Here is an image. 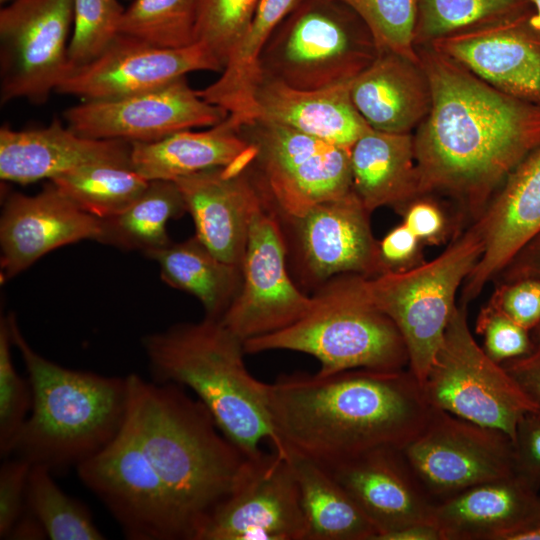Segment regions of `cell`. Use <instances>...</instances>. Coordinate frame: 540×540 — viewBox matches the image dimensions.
I'll return each mask as SVG.
<instances>
[{
  "label": "cell",
  "instance_id": "1",
  "mask_svg": "<svg viewBox=\"0 0 540 540\" xmlns=\"http://www.w3.org/2000/svg\"><path fill=\"white\" fill-rule=\"evenodd\" d=\"M417 52L431 95L413 136L419 196L448 195L473 222L540 145V103L495 88L429 45Z\"/></svg>",
  "mask_w": 540,
  "mask_h": 540
},
{
  "label": "cell",
  "instance_id": "2",
  "mask_svg": "<svg viewBox=\"0 0 540 540\" xmlns=\"http://www.w3.org/2000/svg\"><path fill=\"white\" fill-rule=\"evenodd\" d=\"M268 407L273 448L323 467L376 448H402L431 409L409 368L283 375L268 384Z\"/></svg>",
  "mask_w": 540,
  "mask_h": 540
},
{
  "label": "cell",
  "instance_id": "3",
  "mask_svg": "<svg viewBox=\"0 0 540 540\" xmlns=\"http://www.w3.org/2000/svg\"><path fill=\"white\" fill-rule=\"evenodd\" d=\"M125 423L156 470L190 535L197 536L229 495L246 455L183 386L127 375Z\"/></svg>",
  "mask_w": 540,
  "mask_h": 540
},
{
  "label": "cell",
  "instance_id": "4",
  "mask_svg": "<svg viewBox=\"0 0 540 540\" xmlns=\"http://www.w3.org/2000/svg\"><path fill=\"white\" fill-rule=\"evenodd\" d=\"M7 317L32 391L31 411L9 455L52 471L76 467L120 432L129 403L127 376H103L58 365L29 345L14 314Z\"/></svg>",
  "mask_w": 540,
  "mask_h": 540
},
{
  "label": "cell",
  "instance_id": "5",
  "mask_svg": "<svg viewBox=\"0 0 540 540\" xmlns=\"http://www.w3.org/2000/svg\"><path fill=\"white\" fill-rule=\"evenodd\" d=\"M152 379L192 390L221 432L246 456L274 441L268 384L244 363V342L220 320L204 317L142 338Z\"/></svg>",
  "mask_w": 540,
  "mask_h": 540
},
{
  "label": "cell",
  "instance_id": "6",
  "mask_svg": "<svg viewBox=\"0 0 540 540\" xmlns=\"http://www.w3.org/2000/svg\"><path fill=\"white\" fill-rule=\"evenodd\" d=\"M366 277L342 274L317 288L307 313L281 330L244 342L246 353L290 350L320 362L319 376L351 369L395 371L409 367L395 323L369 297Z\"/></svg>",
  "mask_w": 540,
  "mask_h": 540
},
{
  "label": "cell",
  "instance_id": "7",
  "mask_svg": "<svg viewBox=\"0 0 540 540\" xmlns=\"http://www.w3.org/2000/svg\"><path fill=\"white\" fill-rule=\"evenodd\" d=\"M376 55L367 27L347 5L303 0L267 42L260 76L297 89H323L351 82Z\"/></svg>",
  "mask_w": 540,
  "mask_h": 540
},
{
  "label": "cell",
  "instance_id": "8",
  "mask_svg": "<svg viewBox=\"0 0 540 540\" xmlns=\"http://www.w3.org/2000/svg\"><path fill=\"white\" fill-rule=\"evenodd\" d=\"M483 250L482 237L471 223L433 260L365 280L371 300L399 329L409 355L408 368L421 385L457 306L456 294Z\"/></svg>",
  "mask_w": 540,
  "mask_h": 540
},
{
  "label": "cell",
  "instance_id": "9",
  "mask_svg": "<svg viewBox=\"0 0 540 540\" xmlns=\"http://www.w3.org/2000/svg\"><path fill=\"white\" fill-rule=\"evenodd\" d=\"M239 131L250 147L246 170L275 216H297L352 191L350 149L261 118Z\"/></svg>",
  "mask_w": 540,
  "mask_h": 540
},
{
  "label": "cell",
  "instance_id": "10",
  "mask_svg": "<svg viewBox=\"0 0 540 540\" xmlns=\"http://www.w3.org/2000/svg\"><path fill=\"white\" fill-rule=\"evenodd\" d=\"M430 406L497 429L513 441L521 417L539 411L513 377L478 345L459 304L422 383Z\"/></svg>",
  "mask_w": 540,
  "mask_h": 540
},
{
  "label": "cell",
  "instance_id": "11",
  "mask_svg": "<svg viewBox=\"0 0 540 540\" xmlns=\"http://www.w3.org/2000/svg\"><path fill=\"white\" fill-rule=\"evenodd\" d=\"M75 468L127 539L190 540L178 508L125 421L105 448Z\"/></svg>",
  "mask_w": 540,
  "mask_h": 540
},
{
  "label": "cell",
  "instance_id": "12",
  "mask_svg": "<svg viewBox=\"0 0 540 540\" xmlns=\"http://www.w3.org/2000/svg\"><path fill=\"white\" fill-rule=\"evenodd\" d=\"M400 450L435 504L514 474L513 442L507 434L433 406L422 429Z\"/></svg>",
  "mask_w": 540,
  "mask_h": 540
},
{
  "label": "cell",
  "instance_id": "13",
  "mask_svg": "<svg viewBox=\"0 0 540 540\" xmlns=\"http://www.w3.org/2000/svg\"><path fill=\"white\" fill-rule=\"evenodd\" d=\"M370 214L352 190L300 215L276 216L287 248L288 266L293 267L297 282L315 291L338 275L372 278L382 274Z\"/></svg>",
  "mask_w": 540,
  "mask_h": 540
},
{
  "label": "cell",
  "instance_id": "14",
  "mask_svg": "<svg viewBox=\"0 0 540 540\" xmlns=\"http://www.w3.org/2000/svg\"><path fill=\"white\" fill-rule=\"evenodd\" d=\"M74 0H14L0 10V99L45 103L69 69Z\"/></svg>",
  "mask_w": 540,
  "mask_h": 540
},
{
  "label": "cell",
  "instance_id": "15",
  "mask_svg": "<svg viewBox=\"0 0 540 540\" xmlns=\"http://www.w3.org/2000/svg\"><path fill=\"white\" fill-rule=\"evenodd\" d=\"M298 482L284 451L246 457L229 495L197 540H305Z\"/></svg>",
  "mask_w": 540,
  "mask_h": 540
},
{
  "label": "cell",
  "instance_id": "16",
  "mask_svg": "<svg viewBox=\"0 0 540 540\" xmlns=\"http://www.w3.org/2000/svg\"><path fill=\"white\" fill-rule=\"evenodd\" d=\"M242 272L241 289L220 321L243 342L286 328L310 309L312 296L290 274L280 223L263 203L251 221Z\"/></svg>",
  "mask_w": 540,
  "mask_h": 540
},
{
  "label": "cell",
  "instance_id": "17",
  "mask_svg": "<svg viewBox=\"0 0 540 540\" xmlns=\"http://www.w3.org/2000/svg\"><path fill=\"white\" fill-rule=\"evenodd\" d=\"M228 116L203 99L186 76L162 87L125 97L83 101L67 108V126L94 139L153 142L183 130L214 126Z\"/></svg>",
  "mask_w": 540,
  "mask_h": 540
},
{
  "label": "cell",
  "instance_id": "18",
  "mask_svg": "<svg viewBox=\"0 0 540 540\" xmlns=\"http://www.w3.org/2000/svg\"><path fill=\"white\" fill-rule=\"evenodd\" d=\"M222 70L200 42L165 49L118 34L95 60L69 69L55 92L84 101L113 99L157 89L190 72Z\"/></svg>",
  "mask_w": 540,
  "mask_h": 540
},
{
  "label": "cell",
  "instance_id": "19",
  "mask_svg": "<svg viewBox=\"0 0 540 540\" xmlns=\"http://www.w3.org/2000/svg\"><path fill=\"white\" fill-rule=\"evenodd\" d=\"M533 7L450 33L429 46L495 88L540 103V31Z\"/></svg>",
  "mask_w": 540,
  "mask_h": 540
},
{
  "label": "cell",
  "instance_id": "20",
  "mask_svg": "<svg viewBox=\"0 0 540 540\" xmlns=\"http://www.w3.org/2000/svg\"><path fill=\"white\" fill-rule=\"evenodd\" d=\"M99 218L85 212L53 182L35 195L8 194L0 217V280L5 283L52 250L97 240Z\"/></svg>",
  "mask_w": 540,
  "mask_h": 540
},
{
  "label": "cell",
  "instance_id": "21",
  "mask_svg": "<svg viewBox=\"0 0 540 540\" xmlns=\"http://www.w3.org/2000/svg\"><path fill=\"white\" fill-rule=\"evenodd\" d=\"M249 149L225 167L175 180L195 226V235L221 260L242 268L252 218L262 205L247 170Z\"/></svg>",
  "mask_w": 540,
  "mask_h": 540
},
{
  "label": "cell",
  "instance_id": "22",
  "mask_svg": "<svg viewBox=\"0 0 540 540\" xmlns=\"http://www.w3.org/2000/svg\"><path fill=\"white\" fill-rule=\"evenodd\" d=\"M472 224L484 250L461 287L464 305L478 297L512 256L540 232V145L511 172Z\"/></svg>",
  "mask_w": 540,
  "mask_h": 540
},
{
  "label": "cell",
  "instance_id": "23",
  "mask_svg": "<svg viewBox=\"0 0 540 540\" xmlns=\"http://www.w3.org/2000/svg\"><path fill=\"white\" fill-rule=\"evenodd\" d=\"M323 468L375 526V540L410 524L433 523L435 503L421 488L399 448L372 449Z\"/></svg>",
  "mask_w": 540,
  "mask_h": 540
},
{
  "label": "cell",
  "instance_id": "24",
  "mask_svg": "<svg viewBox=\"0 0 540 540\" xmlns=\"http://www.w3.org/2000/svg\"><path fill=\"white\" fill-rule=\"evenodd\" d=\"M433 523L443 540H515L540 524V490L515 473L436 503Z\"/></svg>",
  "mask_w": 540,
  "mask_h": 540
},
{
  "label": "cell",
  "instance_id": "25",
  "mask_svg": "<svg viewBox=\"0 0 540 540\" xmlns=\"http://www.w3.org/2000/svg\"><path fill=\"white\" fill-rule=\"evenodd\" d=\"M131 143L77 134L54 119L45 128L0 129V178L29 184L102 162L131 165Z\"/></svg>",
  "mask_w": 540,
  "mask_h": 540
},
{
  "label": "cell",
  "instance_id": "26",
  "mask_svg": "<svg viewBox=\"0 0 540 540\" xmlns=\"http://www.w3.org/2000/svg\"><path fill=\"white\" fill-rule=\"evenodd\" d=\"M350 83L302 90L260 76L253 93V118L285 125L350 149L370 127L351 101Z\"/></svg>",
  "mask_w": 540,
  "mask_h": 540
},
{
  "label": "cell",
  "instance_id": "27",
  "mask_svg": "<svg viewBox=\"0 0 540 540\" xmlns=\"http://www.w3.org/2000/svg\"><path fill=\"white\" fill-rule=\"evenodd\" d=\"M350 98L371 128L389 133H411L431 104L420 63L392 52L377 53L351 81Z\"/></svg>",
  "mask_w": 540,
  "mask_h": 540
},
{
  "label": "cell",
  "instance_id": "28",
  "mask_svg": "<svg viewBox=\"0 0 540 540\" xmlns=\"http://www.w3.org/2000/svg\"><path fill=\"white\" fill-rule=\"evenodd\" d=\"M352 190L372 213L381 207L398 212L419 196V178L411 133L369 127L350 148Z\"/></svg>",
  "mask_w": 540,
  "mask_h": 540
},
{
  "label": "cell",
  "instance_id": "29",
  "mask_svg": "<svg viewBox=\"0 0 540 540\" xmlns=\"http://www.w3.org/2000/svg\"><path fill=\"white\" fill-rule=\"evenodd\" d=\"M240 126L228 115L204 131L183 130L153 142H133L131 167L148 181H175L206 169L229 166L249 149Z\"/></svg>",
  "mask_w": 540,
  "mask_h": 540
},
{
  "label": "cell",
  "instance_id": "30",
  "mask_svg": "<svg viewBox=\"0 0 540 540\" xmlns=\"http://www.w3.org/2000/svg\"><path fill=\"white\" fill-rule=\"evenodd\" d=\"M303 0H260L246 30L232 49L221 76L199 90L241 125L254 117L253 93L260 79L261 54L277 26Z\"/></svg>",
  "mask_w": 540,
  "mask_h": 540
},
{
  "label": "cell",
  "instance_id": "31",
  "mask_svg": "<svg viewBox=\"0 0 540 540\" xmlns=\"http://www.w3.org/2000/svg\"><path fill=\"white\" fill-rule=\"evenodd\" d=\"M146 256L158 264L163 282L200 301L206 318L220 320L242 286V268L218 258L196 235Z\"/></svg>",
  "mask_w": 540,
  "mask_h": 540
},
{
  "label": "cell",
  "instance_id": "32",
  "mask_svg": "<svg viewBox=\"0 0 540 540\" xmlns=\"http://www.w3.org/2000/svg\"><path fill=\"white\" fill-rule=\"evenodd\" d=\"M283 451L299 486L305 540H375V526L325 468L295 452Z\"/></svg>",
  "mask_w": 540,
  "mask_h": 540
},
{
  "label": "cell",
  "instance_id": "33",
  "mask_svg": "<svg viewBox=\"0 0 540 540\" xmlns=\"http://www.w3.org/2000/svg\"><path fill=\"white\" fill-rule=\"evenodd\" d=\"M187 212L175 181L152 180L143 193L122 212L99 218L98 242L143 254L168 245L167 223Z\"/></svg>",
  "mask_w": 540,
  "mask_h": 540
},
{
  "label": "cell",
  "instance_id": "34",
  "mask_svg": "<svg viewBox=\"0 0 540 540\" xmlns=\"http://www.w3.org/2000/svg\"><path fill=\"white\" fill-rule=\"evenodd\" d=\"M50 181L79 208L97 218L122 212L149 184L130 164L114 162L85 165Z\"/></svg>",
  "mask_w": 540,
  "mask_h": 540
},
{
  "label": "cell",
  "instance_id": "35",
  "mask_svg": "<svg viewBox=\"0 0 540 540\" xmlns=\"http://www.w3.org/2000/svg\"><path fill=\"white\" fill-rule=\"evenodd\" d=\"M52 470L32 464L26 488V507L43 526L50 540H103L106 536L90 510L68 496L54 481Z\"/></svg>",
  "mask_w": 540,
  "mask_h": 540
},
{
  "label": "cell",
  "instance_id": "36",
  "mask_svg": "<svg viewBox=\"0 0 540 540\" xmlns=\"http://www.w3.org/2000/svg\"><path fill=\"white\" fill-rule=\"evenodd\" d=\"M196 21L197 0H132L118 30L158 48L180 49L197 43Z\"/></svg>",
  "mask_w": 540,
  "mask_h": 540
},
{
  "label": "cell",
  "instance_id": "37",
  "mask_svg": "<svg viewBox=\"0 0 540 540\" xmlns=\"http://www.w3.org/2000/svg\"><path fill=\"white\" fill-rule=\"evenodd\" d=\"M532 7L531 0H419L415 45Z\"/></svg>",
  "mask_w": 540,
  "mask_h": 540
},
{
  "label": "cell",
  "instance_id": "38",
  "mask_svg": "<svg viewBox=\"0 0 540 540\" xmlns=\"http://www.w3.org/2000/svg\"><path fill=\"white\" fill-rule=\"evenodd\" d=\"M367 27L377 53L392 52L420 63L415 45L419 0H337Z\"/></svg>",
  "mask_w": 540,
  "mask_h": 540
},
{
  "label": "cell",
  "instance_id": "39",
  "mask_svg": "<svg viewBox=\"0 0 540 540\" xmlns=\"http://www.w3.org/2000/svg\"><path fill=\"white\" fill-rule=\"evenodd\" d=\"M124 9L118 0H74L69 69L92 62L106 50L119 34Z\"/></svg>",
  "mask_w": 540,
  "mask_h": 540
},
{
  "label": "cell",
  "instance_id": "40",
  "mask_svg": "<svg viewBox=\"0 0 540 540\" xmlns=\"http://www.w3.org/2000/svg\"><path fill=\"white\" fill-rule=\"evenodd\" d=\"M260 0H197L196 40L224 69Z\"/></svg>",
  "mask_w": 540,
  "mask_h": 540
},
{
  "label": "cell",
  "instance_id": "41",
  "mask_svg": "<svg viewBox=\"0 0 540 540\" xmlns=\"http://www.w3.org/2000/svg\"><path fill=\"white\" fill-rule=\"evenodd\" d=\"M13 346L7 316L0 320V453L10 454L17 433L32 407L30 383L17 373L11 353Z\"/></svg>",
  "mask_w": 540,
  "mask_h": 540
},
{
  "label": "cell",
  "instance_id": "42",
  "mask_svg": "<svg viewBox=\"0 0 540 540\" xmlns=\"http://www.w3.org/2000/svg\"><path fill=\"white\" fill-rule=\"evenodd\" d=\"M475 330L483 337V350L501 364L530 354L535 349L531 332L488 302L481 308Z\"/></svg>",
  "mask_w": 540,
  "mask_h": 540
},
{
  "label": "cell",
  "instance_id": "43",
  "mask_svg": "<svg viewBox=\"0 0 540 540\" xmlns=\"http://www.w3.org/2000/svg\"><path fill=\"white\" fill-rule=\"evenodd\" d=\"M397 213L402 222L426 246L444 244L461 230L462 221L454 218L430 195H421L407 202Z\"/></svg>",
  "mask_w": 540,
  "mask_h": 540
},
{
  "label": "cell",
  "instance_id": "44",
  "mask_svg": "<svg viewBox=\"0 0 540 540\" xmlns=\"http://www.w3.org/2000/svg\"><path fill=\"white\" fill-rule=\"evenodd\" d=\"M488 303L531 332L540 323V280L497 281Z\"/></svg>",
  "mask_w": 540,
  "mask_h": 540
},
{
  "label": "cell",
  "instance_id": "45",
  "mask_svg": "<svg viewBox=\"0 0 540 540\" xmlns=\"http://www.w3.org/2000/svg\"><path fill=\"white\" fill-rule=\"evenodd\" d=\"M32 463L20 458L5 460L0 467V539H7L11 529L27 510L26 488Z\"/></svg>",
  "mask_w": 540,
  "mask_h": 540
},
{
  "label": "cell",
  "instance_id": "46",
  "mask_svg": "<svg viewBox=\"0 0 540 540\" xmlns=\"http://www.w3.org/2000/svg\"><path fill=\"white\" fill-rule=\"evenodd\" d=\"M512 442L514 473L540 490V411L521 417Z\"/></svg>",
  "mask_w": 540,
  "mask_h": 540
},
{
  "label": "cell",
  "instance_id": "47",
  "mask_svg": "<svg viewBox=\"0 0 540 540\" xmlns=\"http://www.w3.org/2000/svg\"><path fill=\"white\" fill-rule=\"evenodd\" d=\"M424 244L402 222L378 240L383 273L404 272L425 262Z\"/></svg>",
  "mask_w": 540,
  "mask_h": 540
},
{
  "label": "cell",
  "instance_id": "48",
  "mask_svg": "<svg viewBox=\"0 0 540 540\" xmlns=\"http://www.w3.org/2000/svg\"><path fill=\"white\" fill-rule=\"evenodd\" d=\"M520 278L540 280V232L528 240L508 261L494 281Z\"/></svg>",
  "mask_w": 540,
  "mask_h": 540
},
{
  "label": "cell",
  "instance_id": "49",
  "mask_svg": "<svg viewBox=\"0 0 540 540\" xmlns=\"http://www.w3.org/2000/svg\"><path fill=\"white\" fill-rule=\"evenodd\" d=\"M501 365L540 411V347L535 346L530 354L505 361Z\"/></svg>",
  "mask_w": 540,
  "mask_h": 540
},
{
  "label": "cell",
  "instance_id": "50",
  "mask_svg": "<svg viewBox=\"0 0 540 540\" xmlns=\"http://www.w3.org/2000/svg\"><path fill=\"white\" fill-rule=\"evenodd\" d=\"M377 540H443V536L434 523L421 522L385 533Z\"/></svg>",
  "mask_w": 540,
  "mask_h": 540
},
{
  "label": "cell",
  "instance_id": "51",
  "mask_svg": "<svg viewBox=\"0 0 540 540\" xmlns=\"http://www.w3.org/2000/svg\"><path fill=\"white\" fill-rule=\"evenodd\" d=\"M7 539L42 540L48 539L46 532L37 518L27 509L11 529Z\"/></svg>",
  "mask_w": 540,
  "mask_h": 540
},
{
  "label": "cell",
  "instance_id": "52",
  "mask_svg": "<svg viewBox=\"0 0 540 540\" xmlns=\"http://www.w3.org/2000/svg\"><path fill=\"white\" fill-rule=\"evenodd\" d=\"M515 540H540V524L519 534Z\"/></svg>",
  "mask_w": 540,
  "mask_h": 540
},
{
  "label": "cell",
  "instance_id": "53",
  "mask_svg": "<svg viewBox=\"0 0 540 540\" xmlns=\"http://www.w3.org/2000/svg\"><path fill=\"white\" fill-rule=\"evenodd\" d=\"M531 2L534 9L532 22L540 31V0H531Z\"/></svg>",
  "mask_w": 540,
  "mask_h": 540
},
{
  "label": "cell",
  "instance_id": "54",
  "mask_svg": "<svg viewBox=\"0 0 540 540\" xmlns=\"http://www.w3.org/2000/svg\"><path fill=\"white\" fill-rule=\"evenodd\" d=\"M535 346L540 347V323L531 331Z\"/></svg>",
  "mask_w": 540,
  "mask_h": 540
},
{
  "label": "cell",
  "instance_id": "55",
  "mask_svg": "<svg viewBox=\"0 0 540 540\" xmlns=\"http://www.w3.org/2000/svg\"><path fill=\"white\" fill-rule=\"evenodd\" d=\"M12 1H14V0H0V3H1L2 5H3V4L7 5V4L11 3Z\"/></svg>",
  "mask_w": 540,
  "mask_h": 540
}]
</instances>
